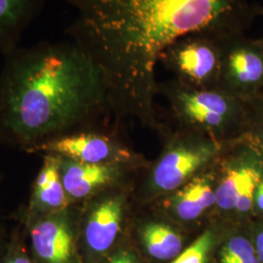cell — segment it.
<instances>
[{
    "mask_svg": "<svg viewBox=\"0 0 263 263\" xmlns=\"http://www.w3.org/2000/svg\"><path fill=\"white\" fill-rule=\"evenodd\" d=\"M76 11L66 29L101 70L110 104L140 106L165 49L197 32H245L256 13L247 0H63Z\"/></svg>",
    "mask_w": 263,
    "mask_h": 263,
    "instance_id": "cell-1",
    "label": "cell"
},
{
    "mask_svg": "<svg viewBox=\"0 0 263 263\" xmlns=\"http://www.w3.org/2000/svg\"><path fill=\"white\" fill-rule=\"evenodd\" d=\"M3 58L0 141L11 146L29 153L46 141L80 131L110 104L101 70L69 38L20 45Z\"/></svg>",
    "mask_w": 263,
    "mask_h": 263,
    "instance_id": "cell-2",
    "label": "cell"
},
{
    "mask_svg": "<svg viewBox=\"0 0 263 263\" xmlns=\"http://www.w3.org/2000/svg\"><path fill=\"white\" fill-rule=\"evenodd\" d=\"M222 36L213 32L188 34L165 49L159 62L194 89H210L209 85L220 80Z\"/></svg>",
    "mask_w": 263,
    "mask_h": 263,
    "instance_id": "cell-3",
    "label": "cell"
},
{
    "mask_svg": "<svg viewBox=\"0 0 263 263\" xmlns=\"http://www.w3.org/2000/svg\"><path fill=\"white\" fill-rule=\"evenodd\" d=\"M22 227L36 263H84L74 205Z\"/></svg>",
    "mask_w": 263,
    "mask_h": 263,
    "instance_id": "cell-4",
    "label": "cell"
},
{
    "mask_svg": "<svg viewBox=\"0 0 263 263\" xmlns=\"http://www.w3.org/2000/svg\"><path fill=\"white\" fill-rule=\"evenodd\" d=\"M78 218V242L84 263H101L115 249L121 234L124 200L119 194L94 200Z\"/></svg>",
    "mask_w": 263,
    "mask_h": 263,
    "instance_id": "cell-5",
    "label": "cell"
},
{
    "mask_svg": "<svg viewBox=\"0 0 263 263\" xmlns=\"http://www.w3.org/2000/svg\"><path fill=\"white\" fill-rule=\"evenodd\" d=\"M220 80L232 95H254L263 86V37H248L245 32L222 36Z\"/></svg>",
    "mask_w": 263,
    "mask_h": 263,
    "instance_id": "cell-6",
    "label": "cell"
},
{
    "mask_svg": "<svg viewBox=\"0 0 263 263\" xmlns=\"http://www.w3.org/2000/svg\"><path fill=\"white\" fill-rule=\"evenodd\" d=\"M40 156L42 164L33 180L28 201L15 215L17 223L22 226L71 206L61 177V157L54 154Z\"/></svg>",
    "mask_w": 263,
    "mask_h": 263,
    "instance_id": "cell-7",
    "label": "cell"
},
{
    "mask_svg": "<svg viewBox=\"0 0 263 263\" xmlns=\"http://www.w3.org/2000/svg\"><path fill=\"white\" fill-rule=\"evenodd\" d=\"M179 112L191 122L217 128L238 112L233 95L218 89H194L179 86L171 91Z\"/></svg>",
    "mask_w": 263,
    "mask_h": 263,
    "instance_id": "cell-8",
    "label": "cell"
},
{
    "mask_svg": "<svg viewBox=\"0 0 263 263\" xmlns=\"http://www.w3.org/2000/svg\"><path fill=\"white\" fill-rule=\"evenodd\" d=\"M30 154H54L88 164L114 163L125 158L122 149L108 137L94 132L76 131L46 141Z\"/></svg>",
    "mask_w": 263,
    "mask_h": 263,
    "instance_id": "cell-9",
    "label": "cell"
},
{
    "mask_svg": "<svg viewBox=\"0 0 263 263\" xmlns=\"http://www.w3.org/2000/svg\"><path fill=\"white\" fill-rule=\"evenodd\" d=\"M118 174L114 163L88 164L61 157V177L70 205L104 191Z\"/></svg>",
    "mask_w": 263,
    "mask_h": 263,
    "instance_id": "cell-10",
    "label": "cell"
},
{
    "mask_svg": "<svg viewBox=\"0 0 263 263\" xmlns=\"http://www.w3.org/2000/svg\"><path fill=\"white\" fill-rule=\"evenodd\" d=\"M47 0H0V55L19 47L28 28L38 19Z\"/></svg>",
    "mask_w": 263,
    "mask_h": 263,
    "instance_id": "cell-11",
    "label": "cell"
},
{
    "mask_svg": "<svg viewBox=\"0 0 263 263\" xmlns=\"http://www.w3.org/2000/svg\"><path fill=\"white\" fill-rule=\"evenodd\" d=\"M205 149L179 148L168 152L154 171V182L163 190L171 191L187 179L188 177L209 158Z\"/></svg>",
    "mask_w": 263,
    "mask_h": 263,
    "instance_id": "cell-12",
    "label": "cell"
},
{
    "mask_svg": "<svg viewBox=\"0 0 263 263\" xmlns=\"http://www.w3.org/2000/svg\"><path fill=\"white\" fill-rule=\"evenodd\" d=\"M142 241L147 253L157 260L175 259L182 252L181 237L164 224L145 226L142 230Z\"/></svg>",
    "mask_w": 263,
    "mask_h": 263,
    "instance_id": "cell-13",
    "label": "cell"
},
{
    "mask_svg": "<svg viewBox=\"0 0 263 263\" xmlns=\"http://www.w3.org/2000/svg\"><path fill=\"white\" fill-rule=\"evenodd\" d=\"M214 204H216L215 192L206 181L199 180L179 192L176 199V212L181 219L192 220Z\"/></svg>",
    "mask_w": 263,
    "mask_h": 263,
    "instance_id": "cell-14",
    "label": "cell"
},
{
    "mask_svg": "<svg viewBox=\"0 0 263 263\" xmlns=\"http://www.w3.org/2000/svg\"><path fill=\"white\" fill-rule=\"evenodd\" d=\"M257 178H261V174L252 166L230 170L215 192L216 205L222 210L235 209L237 201L246 185Z\"/></svg>",
    "mask_w": 263,
    "mask_h": 263,
    "instance_id": "cell-15",
    "label": "cell"
},
{
    "mask_svg": "<svg viewBox=\"0 0 263 263\" xmlns=\"http://www.w3.org/2000/svg\"><path fill=\"white\" fill-rule=\"evenodd\" d=\"M0 263H36L29 251L24 229L19 223L12 228L0 250Z\"/></svg>",
    "mask_w": 263,
    "mask_h": 263,
    "instance_id": "cell-16",
    "label": "cell"
},
{
    "mask_svg": "<svg viewBox=\"0 0 263 263\" xmlns=\"http://www.w3.org/2000/svg\"><path fill=\"white\" fill-rule=\"evenodd\" d=\"M220 263H261L248 239L236 236L226 242L220 252Z\"/></svg>",
    "mask_w": 263,
    "mask_h": 263,
    "instance_id": "cell-17",
    "label": "cell"
},
{
    "mask_svg": "<svg viewBox=\"0 0 263 263\" xmlns=\"http://www.w3.org/2000/svg\"><path fill=\"white\" fill-rule=\"evenodd\" d=\"M215 244V235L206 231L190 245L172 263H208L210 254Z\"/></svg>",
    "mask_w": 263,
    "mask_h": 263,
    "instance_id": "cell-18",
    "label": "cell"
},
{
    "mask_svg": "<svg viewBox=\"0 0 263 263\" xmlns=\"http://www.w3.org/2000/svg\"><path fill=\"white\" fill-rule=\"evenodd\" d=\"M101 263H140L136 254L126 248L114 249Z\"/></svg>",
    "mask_w": 263,
    "mask_h": 263,
    "instance_id": "cell-19",
    "label": "cell"
},
{
    "mask_svg": "<svg viewBox=\"0 0 263 263\" xmlns=\"http://www.w3.org/2000/svg\"><path fill=\"white\" fill-rule=\"evenodd\" d=\"M254 245L256 254H257L260 262L263 263V230L260 231L255 237V242Z\"/></svg>",
    "mask_w": 263,
    "mask_h": 263,
    "instance_id": "cell-20",
    "label": "cell"
},
{
    "mask_svg": "<svg viewBox=\"0 0 263 263\" xmlns=\"http://www.w3.org/2000/svg\"><path fill=\"white\" fill-rule=\"evenodd\" d=\"M254 204L261 212H263V179L256 188L254 195Z\"/></svg>",
    "mask_w": 263,
    "mask_h": 263,
    "instance_id": "cell-21",
    "label": "cell"
},
{
    "mask_svg": "<svg viewBox=\"0 0 263 263\" xmlns=\"http://www.w3.org/2000/svg\"><path fill=\"white\" fill-rule=\"evenodd\" d=\"M7 232L5 231V228H4V226L2 223H0V250H1V248L3 247V245L5 243V241H6V239H7Z\"/></svg>",
    "mask_w": 263,
    "mask_h": 263,
    "instance_id": "cell-22",
    "label": "cell"
},
{
    "mask_svg": "<svg viewBox=\"0 0 263 263\" xmlns=\"http://www.w3.org/2000/svg\"><path fill=\"white\" fill-rule=\"evenodd\" d=\"M254 10H255L256 16L257 15L263 16V6H254Z\"/></svg>",
    "mask_w": 263,
    "mask_h": 263,
    "instance_id": "cell-23",
    "label": "cell"
},
{
    "mask_svg": "<svg viewBox=\"0 0 263 263\" xmlns=\"http://www.w3.org/2000/svg\"><path fill=\"white\" fill-rule=\"evenodd\" d=\"M0 223H2V222H1V219H0Z\"/></svg>",
    "mask_w": 263,
    "mask_h": 263,
    "instance_id": "cell-24",
    "label": "cell"
}]
</instances>
